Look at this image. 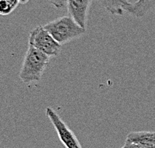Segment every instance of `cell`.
<instances>
[{
    "instance_id": "obj_5",
    "label": "cell",
    "mask_w": 155,
    "mask_h": 148,
    "mask_svg": "<svg viewBox=\"0 0 155 148\" xmlns=\"http://www.w3.org/2000/svg\"><path fill=\"white\" fill-rule=\"evenodd\" d=\"M93 0H66L69 16L76 21L81 27L86 29L88 10Z\"/></svg>"
},
{
    "instance_id": "obj_2",
    "label": "cell",
    "mask_w": 155,
    "mask_h": 148,
    "mask_svg": "<svg viewBox=\"0 0 155 148\" xmlns=\"http://www.w3.org/2000/svg\"><path fill=\"white\" fill-rule=\"evenodd\" d=\"M44 28L52 35L59 44H66L86 33V29L81 27L71 16H62L44 25Z\"/></svg>"
},
{
    "instance_id": "obj_12",
    "label": "cell",
    "mask_w": 155,
    "mask_h": 148,
    "mask_svg": "<svg viewBox=\"0 0 155 148\" xmlns=\"http://www.w3.org/2000/svg\"><path fill=\"white\" fill-rule=\"evenodd\" d=\"M18 2L20 3V4H26V3L29 2V0H18Z\"/></svg>"
},
{
    "instance_id": "obj_6",
    "label": "cell",
    "mask_w": 155,
    "mask_h": 148,
    "mask_svg": "<svg viewBox=\"0 0 155 148\" xmlns=\"http://www.w3.org/2000/svg\"><path fill=\"white\" fill-rule=\"evenodd\" d=\"M106 10L113 15H123L125 12H132L133 4L128 0H98Z\"/></svg>"
},
{
    "instance_id": "obj_4",
    "label": "cell",
    "mask_w": 155,
    "mask_h": 148,
    "mask_svg": "<svg viewBox=\"0 0 155 148\" xmlns=\"http://www.w3.org/2000/svg\"><path fill=\"white\" fill-rule=\"evenodd\" d=\"M46 115L51 121L52 125L56 130V133L59 137V139L62 144L66 148H82L80 143L77 139V137L74 135L72 130L69 128L66 123L61 119L58 113L51 107H47L45 110Z\"/></svg>"
},
{
    "instance_id": "obj_13",
    "label": "cell",
    "mask_w": 155,
    "mask_h": 148,
    "mask_svg": "<svg viewBox=\"0 0 155 148\" xmlns=\"http://www.w3.org/2000/svg\"><path fill=\"white\" fill-rule=\"evenodd\" d=\"M121 148H123V147H121Z\"/></svg>"
},
{
    "instance_id": "obj_3",
    "label": "cell",
    "mask_w": 155,
    "mask_h": 148,
    "mask_svg": "<svg viewBox=\"0 0 155 148\" xmlns=\"http://www.w3.org/2000/svg\"><path fill=\"white\" fill-rule=\"evenodd\" d=\"M29 45L43 52L49 57L57 56L61 52L62 45L59 44L52 35L44 28V26H37L30 32Z\"/></svg>"
},
{
    "instance_id": "obj_10",
    "label": "cell",
    "mask_w": 155,
    "mask_h": 148,
    "mask_svg": "<svg viewBox=\"0 0 155 148\" xmlns=\"http://www.w3.org/2000/svg\"><path fill=\"white\" fill-rule=\"evenodd\" d=\"M50 2V4L52 6H54L55 8L61 9L66 5V0H48Z\"/></svg>"
},
{
    "instance_id": "obj_11",
    "label": "cell",
    "mask_w": 155,
    "mask_h": 148,
    "mask_svg": "<svg viewBox=\"0 0 155 148\" xmlns=\"http://www.w3.org/2000/svg\"><path fill=\"white\" fill-rule=\"evenodd\" d=\"M123 148H154V147L143 145V144H139V143H132V142H127V141H125Z\"/></svg>"
},
{
    "instance_id": "obj_8",
    "label": "cell",
    "mask_w": 155,
    "mask_h": 148,
    "mask_svg": "<svg viewBox=\"0 0 155 148\" xmlns=\"http://www.w3.org/2000/svg\"><path fill=\"white\" fill-rule=\"evenodd\" d=\"M155 7V0H138L133 4L132 14L136 17L140 18L142 16L146 15L148 12Z\"/></svg>"
},
{
    "instance_id": "obj_1",
    "label": "cell",
    "mask_w": 155,
    "mask_h": 148,
    "mask_svg": "<svg viewBox=\"0 0 155 148\" xmlns=\"http://www.w3.org/2000/svg\"><path fill=\"white\" fill-rule=\"evenodd\" d=\"M50 60V57L43 52L36 49L33 46L28 45L21 70L19 72V78L25 84H31L33 82L41 80L42 75Z\"/></svg>"
},
{
    "instance_id": "obj_9",
    "label": "cell",
    "mask_w": 155,
    "mask_h": 148,
    "mask_svg": "<svg viewBox=\"0 0 155 148\" xmlns=\"http://www.w3.org/2000/svg\"><path fill=\"white\" fill-rule=\"evenodd\" d=\"M18 0H0V15H9L17 8Z\"/></svg>"
},
{
    "instance_id": "obj_7",
    "label": "cell",
    "mask_w": 155,
    "mask_h": 148,
    "mask_svg": "<svg viewBox=\"0 0 155 148\" xmlns=\"http://www.w3.org/2000/svg\"><path fill=\"white\" fill-rule=\"evenodd\" d=\"M127 142L139 143L155 148V132L151 131H135L127 135Z\"/></svg>"
}]
</instances>
